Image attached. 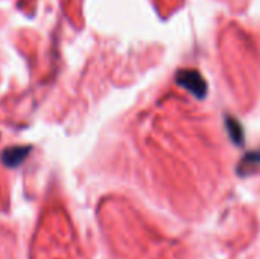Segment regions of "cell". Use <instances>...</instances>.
I'll return each mask as SVG.
<instances>
[{"mask_svg":"<svg viewBox=\"0 0 260 259\" xmlns=\"http://www.w3.org/2000/svg\"><path fill=\"white\" fill-rule=\"evenodd\" d=\"M227 122V130H229V134L232 137V140L238 145H242L244 143V130L241 127V124L232 118H227L225 119Z\"/></svg>","mask_w":260,"mask_h":259,"instance_id":"obj_2","label":"cell"},{"mask_svg":"<svg viewBox=\"0 0 260 259\" xmlns=\"http://www.w3.org/2000/svg\"><path fill=\"white\" fill-rule=\"evenodd\" d=\"M27 153H29V150L12 148V150L6 151V153L3 154V162H5L8 166H15V165H18V163L26 157Z\"/></svg>","mask_w":260,"mask_h":259,"instance_id":"obj_3","label":"cell"},{"mask_svg":"<svg viewBox=\"0 0 260 259\" xmlns=\"http://www.w3.org/2000/svg\"><path fill=\"white\" fill-rule=\"evenodd\" d=\"M244 163H247V165H251V163H256V165H259L260 163V151L257 153H251V154H248L245 159H244V162H242V165Z\"/></svg>","mask_w":260,"mask_h":259,"instance_id":"obj_4","label":"cell"},{"mask_svg":"<svg viewBox=\"0 0 260 259\" xmlns=\"http://www.w3.org/2000/svg\"><path fill=\"white\" fill-rule=\"evenodd\" d=\"M177 82L181 87H184L186 90H189L198 99H203L207 95V84H206L204 78L201 76V73H198L197 70H181V72H178Z\"/></svg>","mask_w":260,"mask_h":259,"instance_id":"obj_1","label":"cell"}]
</instances>
